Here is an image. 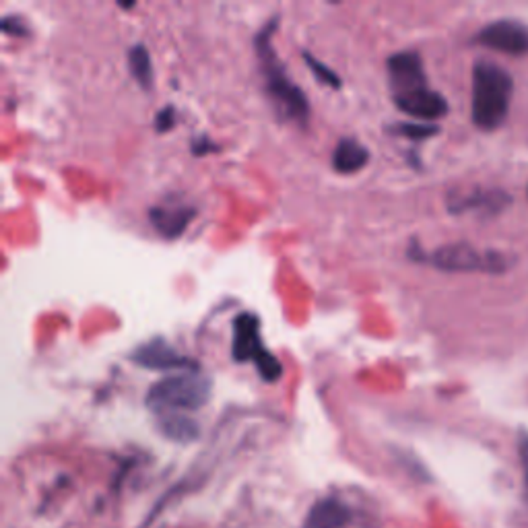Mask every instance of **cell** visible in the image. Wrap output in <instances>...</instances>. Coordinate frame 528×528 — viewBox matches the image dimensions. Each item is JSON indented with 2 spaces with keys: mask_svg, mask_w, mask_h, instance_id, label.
Returning <instances> with one entry per match:
<instances>
[{
  "mask_svg": "<svg viewBox=\"0 0 528 528\" xmlns=\"http://www.w3.org/2000/svg\"><path fill=\"white\" fill-rule=\"evenodd\" d=\"M128 71H131L132 79L139 83L141 89L149 92L153 87V60H151L149 50L142 44L128 50Z\"/></svg>",
  "mask_w": 528,
  "mask_h": 528,
  "instance_id": "obj_14",
  "label": "cell"
},
{
  "mask_svg": "<svg viewBox=\"0 0 528 528\" xmlns=\"http://www.w3.org/2000/svg\"><path fill=\"white\" fill-rule=\"evenodd\" d=\"M279 21L273 19L264 25L254 40L256 56H259L264 93H267L270 105H273L277 116L285 122H296L306 126L310 120L312 108L306 93L289 79L288 71L273 50V34Z\"/></svg>",
  "mask_w": 528,
  "mask_h": 528,
  "instance_id": "obj_1",
  "label": "cell"
},
{
  "mask_svg": "<svg viewBox=\"0 0 528 528\" xmlns=\"http://www.w3.org/2000/svg\"><path fill=\"white\" fill-rule=\"evenodd\" d=\"M388 79L392 87V95L411 92L415 87L427 85V77L424 71V63L421 56L415 50L396 52L392 54L386 63Z\"/></svg>",
  "mask_w": 528,
  "mask_h": 528,
  "instance_id": "obj_9",
  "label": "cell"
},
{
  "mask_svg": "<svg viewBox=\"0 0 528 528\" xmlns=\"http://www.w3.org/2000/svg\"><path fill=\"white\" fill-rule=\"evenodd\" d=\"M157 427L168 440L188 444L194 442L200 434L199 424L186 413H161L157 415Z\"/></svg>",
  "mask_w": 528,
  "mask_h": 528,
  "instance_id": "obj_13",
  "label": "cell"
},
{
  "mask_svg": "<svg viewBox=\"0 0 528 528\" xmlns=\"http://www.w3.org/2000/svg\"><path fill=\"white\" fill-rule=\"evenodd\" d=\"M409 256L413 260H425L432 262V267L440 270H448V273H471V270H487V273H500L504 270L505 262L504 256L497 252L481 254L469 244H452L444 246L434 254H421L417 246H411Z\"/></svg>",
  "mask_w": 528,
  "mask_h": 528,
  "instance_id": "obj_5",
  "label": "cell"
},
{
  "mask_svg": "<svg viewBox=\"0 0 528 528\" xmlns=\"http://www.w3.org/2000/svg\"><path fill=\"white\" fill-rule=\"evenodd\" d=\"M210 392L213 384L209 376L186 372L155 382L147 392L145 403L155 415L199 411L210 401Z\"/></svg>",
  "mask_w": 528,
  "mask_h": 528,
  "instance_id": "obj_3",
  "label": "cell"
},
{
  "mask_svg": "<svg viewBox=\"0 0 528 528\" xmlns=\"http://www.w3.org/2000/svg\"><path fill=\"white\" fill-rule=\"evenodd\" d=\"M333 170L337 173H343V176H349V173H357L359 170H364L369 161V151L366 145H361L356 139H341L337 142V147L333 151Z\"/></svg>",
  "mask_w": 528,
  "mask_h": 528,
  "instance_id": "obj_12",
  "label": "cell"
},
{
  "mask_svg": "<svg viewBox=\"0 0 528 528\" xmlns=\"http://www.w3.org/2000/svg\"><path fill=\"white\" fill-rule=\"evenodd\" d=\"M474 42L510 56L528 54V29L516 24V21H495V24H489L481 29Z\"/></svg>",
  "mask_w": 528,
  "mask_h": 528,
  "instance_id": "obj_7",
  "label": "cell"
},
{
  "mask_svg": "<svg viewBox=\"0 0 528 528\" xmlns=\"http://www.w3.org/2000/svg\"><path fill=\"white\" fill-rule=\"evenodd\" d=\"M518 455H520V463H523V471H524V489H526V500H528V432H520L518 434Z\"/></svg>",
  "mask_w": 528,
  "mask_h": 528,
  "instance_id": "obj_18",
  "label": "cell"
},
{
  "mask_svg": "<svg viewBox=\"0 0 528 528\" xmlns=\"http://www.w3.org/2000/svg\"><path fill=\"white\" fill-rule=\"evenodd\" d=\"M131 359L139 367L153 369V372H168V369H188V372H199L196 361L178 353L165 338L157 337L142 343L132 351Z\"/></svg>",
  "mask_w": 528,
  "mask_h": 528,
  "instance_id": "obj_6",
  "label": "cell"
},
{
  "mask_svg": "<svg viewBox=\"0 0 528 528\" xmlns=\"http://www.w3.org/2000/svg\"><path fill=\"white\" fill-rule=\"evenodd\" d=\"M196 209L191 205H171V202H161V205L151 207L149 219L153 228L161 233L163 238L176 240L188 230V225L194 221Z\"/></svg>",
  "mask_w": 528,
  "mask_h": 528,
  "instance_id": "obj_10",
  "label": "cell"
},
{
  "mask_svg": "<svg viewBox=\"0 0 528 528\" xmlns=\"http://www.w3.org/2000/svg\"><path fill=\"white\" fill-rule=\"evenodd\" d=\"M392 131L398 137H405V139H411V141H421V139H429L434 137V134L440 132V128L432 126V124H413V122H398L392 126Z\"/></svg>",
  "mask_w": 528,
  "mask_h": 528,
  "instance_id": "obj_16",
  "label": "cell"
},
{
  "mask_svg": "<svg viewBox=\"0 0 528 528\" xmlns=\"http://www.w3.org/2000/svg\"><path fill=\"white\" fill-rule=\"evenodd\" d=\"M3 29L9 35H27V27L24 25L21 17H5L3 19Z\"/></svg>",
  "mask_w": 528,
  "mask_h": 528,
  "instance_id": "obj_19",
  "label": "cell"
},
{
  "mask_svg": "<svg viewBox=\"0 0 528 528\" xmlns=\"http://www.w3.org/2000/svg\"><path fill=\"white\" fill-rule=\"evenodd\" d=\"M395 105L406 116L417 120H435L448 114V102L442 93L429 89V85L415 87L411 92L392 95Z\"/></svg>",
  "mask_w": 528,
  "mask_h": 528,
  "instance_id": "obj_8",
  "label": "cell"
},
{
  "mask_svg": "<svg viewBox=\"0 0 528 528\" xmlns=\"http://www.w3.org/2000/svg\"><path fill=\"white\" fill-rule=\"evenodd\" d=\"M231 356L236 361H254L264 382H277L283 376V366L262 343L260 318L252 312H241L233 318Z\"/></svg>",
  "mask_w": 528,
  "mask_h": 528,
  "instance_id": "obj_4",
  "label": "cell"
},
{
  "mask_svg": "<svg viewBox=\"0 0 528 528\" xmlns=\"http://www.w3.org/2000/svg\"><path fill=\"white\" fill-rule=\"evenodd\" d=\"M304 60H306L308 69L312 71L314 77L318 79L322 85L333 87V89H341V77H338V74L333 69H330V66L320 63V60L316 56H312L310 52H304Z\"/></svg>",
  "mask_w": 528,
  "mask_h": 528,
  "instance_id": "obj_15",
  "label": "cell"
},
{
  "mask_svg": "<svg viewBox=\"0 0 528 528\" xmlns=\"http://www.w3.org/2000/svg\"><path fill=\"white\" fill-rule=\"evenodd\" d=\"M176 110L171 108V105H165V108H161L160 112H157V116H155V128L160 132H168L171 131L173 126H176Z\"/></svg>",
  "mask_w": 528,
  "mask_h": 528,
  "instance_id": "obj_17",
  "label": "cell"
},
{
  "mask_svg": "<svg viewBox=\"0 0 528 528\" xmlns=\"http://www.w3.org/2000/svg\"><path fill=\"white\" fill-rule=\"evenodd\" d=\"M512 89V77L502 66L479 60L473 69L471 116L474 126L483 131L502 126L510 110Z\"/></svg>",
  "mask_w": 528,
  "mask_h": 528,
  "instance_id": "obj_2",
  "label": "cell"
},
{
  "mask_svg": "<svg viewBox=\"0 0 528 528\" xmlns=\"http://www.w3.org/2000/svg\"><path fill=\"white\" fill-rule=\"evenodd\" d=\"M351 523V510L343 502L327 497L314 504L308 512L304 528H347Z\"/></svg>",
  "mask_w": 528,
  "mask_h": 528,
  "instance_id": "obj_11",
  "label": "cell"
}]
</instances>
